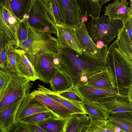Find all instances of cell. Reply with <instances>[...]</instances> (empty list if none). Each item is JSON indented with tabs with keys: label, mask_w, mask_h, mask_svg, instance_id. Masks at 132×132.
Returning a JSON list of instances; mask_svg holds the SVG:
<instances>
[{
	"label": "cell",
	"mask_w": 132,
	"mask_h": 132,
	"mask_svg": "<svg viewBox=\"0 0 132 132\" xmlns=\"http://www.w3.org/2000/svg\"><path fill=\"white\" fill-rule=\"evenodd\" d=\"M51 117H57L51 111L44 112L29 116L19 122L25 124H35Z\"/></svg>",
	"instance_id": "cell-31"
},
{
	"label": "cell",
	"mask_w": 132,
	"mask_h": 132,
	"mask_svg": "<svg viewBox=\"0 0 132 132\" xmlns=\"http://www.w3.org/2000/svg\"><path fill=\"white\" fill-rule=\"evenodd\" d=\"M87 23L86 27L93 41H101L107 45L118 35L123 25L122 21L110 20L104 14L98 19H89Z\"/></svg>",
	"instance_id": "cell-3"
},
{
	"label": "cell",
	"mask_w": 132,
	"mask_h": 132,
	"mask_svg": "<svg viewBox=\"0 0 132 132\" xmlns=\"http://www.w3.org/2000/svg\"><path fill=\"white\" fill-rule=\"evenodd\" d=\"M29 27V25L26 19L21 21L18 32L19 43L27 38Z\"/></svg>",
	"instance_id": "cell-34"
},
{
	"label": "cell",
	"mask_w": 132,
	"mask_h": 132,
	"mask_svg": "<svg viewBox=\"0 0 132 132\" xmlns=\"http://www.w3.org/2000/svg\"><path fill=\"white\" fill-rule=\"evenodd\" d=\"M10 43V40L5 34L0 30V52L6 45Z\"/></svg>",
	"instance_id": "cell-38"
},
{
	"label": "cell",
	"mask_w": 132,
	"mask_h": 132,
	"mask_svg": "<svg viewBox=\"0 0 132 132\" xmlns=\"http://www.w3.org/2000/svg\"><path fill=\"white\" fill-rule=\"evenodd\" d=\"M108 119L126 132H132V112H118L110 115Z\"/></svg>",
	"instance_id": "cell-27"
},
{
	"label": "cell",
	"mask_w": 132,
	"mask_h": 132,
	"mask_svg": "<svg viewBox=\"0 0 132 132\" xmlns=\"http://www.w3.org/2000/svg\"><path fill=\"white\" fill-rule=\"evenodd\" d=\"M8 45H6L0 52L1 67H5L6 68L7 61V50Z\"/></svg>",
	"instance_id": "cell-37"
},
{
	"label": "cell",
	"mask_w": 132,
	"mask_h": 132,
	"mask_svg": "<svg viewBox=\"0 0 132 132\" xmlns=\"http://www.w3.org/2000/svg\"><path fill=\"white\" fill-rule=\"evenodd\" d=\"M61 1L65 12V24L76 29L80 25L81 22L80 15L76 0Z\"/></svg>",
	"instance_id": "cell-23"
},
{
	"label": "cell",
	"mask_w": 132,
	"mask_h": 132,
	"mask_svg": "<svg viewBox=\"0 0 132 132\" xmlns=\"http://www.w3.org/2000/svg\"><path fill=\"white\" fill-rule=\"evenodd\" d=\"M115 0L105 7L104 15L110 20H119L123 23L132 16V1Z\"/></svg>",
	"instance_id": "cell-12"
},
{
	"label": "cell",
	"mask_w": 132,
	"mask_h": 132,
	"mask_svg": "<svg viewBox=\"0 0 132 132\" xmlns=\"http://www.w3.org/2000/svg\"><path fill=\"white\" fill-rule=\"evenodd\" d=\"M0 132H2L0 130Z\"/></svg>",
	"instance_id": "cell-44"
},
{
	"label": "cell",
	"mask_w": 132,
	"mask_h": 132,
	"mask_svg": "<svg viewBox=\"0 0 132 132\" xmlns=\"http://www.w3.org/2000/svg\"><path fill=\"white\" fill-rule=\"evenodd\" d=\"M68 100L81 103L84 100L75 90L74 87L64 91L56 93Z\"/></svg>",
	"instance_id": "cell-33"
},
{
	"label": "cell",
	"mask_w": 132,
	"mask_h": 132,
	"mask_svg": "<svg viewBox=\"0 0 132 132\" xmlns=\"http://www.w3.org/2000/svg\"><path fill=\"white\" fill-rule=\"evenodd\" d=\"M37 89L43 92L49 97L56 101L74 114L87 115L81 103L64 98L41 85H38Z\"/></svg>",
	"instance_id": "cell-20"
},
{
	"label": "cell",
	"mask_w": 132,
	"mask_h": 132,
	"mask_svg": "<svg viewBox=\"0 0 132 132\" xmlns=\"http://www.w3.org/2000/svg\"><path fill=\"white\" fill-rule=\"evenodd\" d=\"M93 102L100 106L109 115L120 112H132V101L127 95H110Z\"/></svg>",
	"instance_id": "cell-9"
},
{
	"label": "cell",
	"mask_w": 132,
	"mask_h": 132,
	"mask_svg": "<svg viewBox=\"0 0 132 132\" xmlns=\"http://www.w3.org/2000/svg\"><path fill=\"white\" fill-rule=\"evenodd\" d=\"M86 84L92 87L103 89L115 88L106 67L102 71L88 78Z\"/></svg>",
	"instance_id": "cell-25"
},
{
	"label": "cell",
	"mask_w": 132,
	"mask_h": 132,
	"mask_svg": "<svg viewBox=\"0 0 132 132\" xmlns=\"http://www.w3.org/2000/svg\"><path fill=\"white\" fill-rule=\"evenodd\" d=\"M26 20L30 26L39 32L57 35L55 25L48 15L43 0H31Z\"/></svg>",
	"instance_id": "cell-5"
},
{
	"label": "cell",
	"mask_w": 132,
	"mask_h": 132,
	"mask_svg": "<svg viewBox=\"0 0 132 132\" xmlns=\"http://www.w3.org/2000/svg\"><path fill=\"white\" fill-rule=\"evenodd\" d=\"M57 44L61 71L69 77L75 87L80 75V54L58 41Z\"/></svg>",
	"instance_id": "cell-6"
},
{
	"label": "cell",
	"mask_w": 132,
	"mask_h": 132,
	"mask_svg": "<svg viewBox=\"0 0 132 132\" xmlns=\"http://www.w3.org/2000/svg\"><path fill=\"white\" fill-rule=\"evenodd\" d=\"M12 73L6 67H0V89L7 83Z\"/></svg>",
	"instance_id": "cell-35"
},
{
	"label": "cell",
	"mask_w": 132,
	"mask_h": 132,
	"mask_svg": "<svg viewBox=\"0 0 132 132\" xmlns=\"http://www.w3.org/2000/svg\"><path fill=\"white\" fill-rule=\"evenodd\" d=\"M88 21V18L87 17H84L81 18V21L84 23L87 22Z\"/></svg>",
	"instance_id": "cell-41"
},
{
	"label": "cell",
	"mask_w": 132,
	"mask_h": 132,
	"mask_svg": "<svg viewBox=\"0 0 132 132\" xmlns=\"http://www.w3.org/2000/svg\"><path fill=\"white\" fill-rule=\"evenodd\" d=\"M7 132H33L25 124L20 122H16L13 126Z\"/></svg>",
	"instance_id": "cell-36"
},
{
	"label": "cell",
	"mask_w": 132,
	"mask_h": 132,
	"mask_svg": "<svg viewBox=\"0 0 132 132\" xmlns=\"http://www.w3.org/2000/svg\"><path fill=\"white\" fill-rule=\"evenodd\" d=\"M0 30L3 31L11 44L18 48V32L21 21L16 18L1 2Z\"/></svg>",
	"instance_id": "cell-10"
},
{
	"label": "cell",
	"mask_w": 132,
	"mask_h": 132,
	"mask_svg": "<svg viewBox=\"0 0 132 132\" xmlns=\"http://www.w3.org/2000/svg\"><path fill=\"white\" fill-rule=\"evenodd\" d=\"M32 0H5L1 2L21 21L28 17Z\"/></svg>",
	"instance_id": "cell-22"
},
{
	"label": "cell",
	"mask_w": 132,
	"mask_h": 132,
	"mask_svg": "<svg viewBox=\"0 0 132 132\" xmlns=\"http://www.w3.org/2000/svg\"><path fill=\"white\" fill-rule=\"evenodd\" d=\"M57 39L81 55L82 49L77 36L75 29L65 24H55Z\"/></svg>",
	"instance_id": "cell-16"
},
{
	"label": "cell",
	"mask_w": 132,
	"mask_h": 132,
	"mask_svg": "<svg viewBox=\"0 0 132 132\" xmlns=\"http://www.w3.org/2000/svg\"><path fill=\"white\" fill-rule=\"evenodd\" d=\"M1 5L0 3V20L1 16Z\"/></svg>",
	"instance_id": "cell-42"
},
{
	"label": "cell",
	"mask_w": 132,
	"mask_h": 132,
	"mask_svg": "<svg viewBox=\"0 0 132 132\" xmlns=\"http://www.w3.org/2000/svg\"><path fill=\"white\" fill-rule=\"evenodd\" d=\"M75 31L82 52L97 59L105 60L108 47L100 49L97 47L89 35L85 23L81 21Z\"/></svg>",
	"instance_id": "cell-8"
},
{
	"label": "cell",
	"mask_w": 132,
	"mask_h": 132,
	"mask_svg": "<svg viewBox=\"0 0 132 132\" xmlns=\"http://www.w3.org/2000/svg\"><path fill=\"white\" fill-rule=\"evenodd\" d=\"M84 127V129L82 130V131H81V132H85V127L86 126Z\"/></svg>",
	"instance_id": "cell-43"
},
{
	"label": "cell",
	"mask_w": 132,
	"mask_h": 132,
	"mask_svg": "<svg viewBox=\"0 0 132 132\" xmlns=\"http://www.w3.org/2000/svg\"><path fill=\"white\" fill-rule=\"evenodd\" d=\"M23 98L0 110V130L2 132L8 131L16 123L17 111Z\"/></svg>",
	"instance_id": "cell-19"
},
{
	"label": "cell",
	"mask_w": 132,
	"mask_h": 132,
	"mask_svg": "<svg viewBox=\"0 0 132 132\" xmlns=\"http://www.w3.org/2000/svg\"><path fill=\"white\" fill-rule=\"evenodd\" d=\"M48 15L55 25L65 24V11L61 0H44Z\"/></svg>",
	"instance_id": "cell-21"
},
{
	"label": "cell",
	"mask_w": 132,
	"mask_h": 132,
	"mask_svg": "<svg viewBox=\"0 0 132 132\" xmlns=\"http://www.w3.org/2000/svg\"><path fill=\"white\" fill-rule=\"evenodd\" d=\"M74 89L84 100L94 102L108 96L116 94L127 95L128 89L114 88L103 89L89 86L86 84L74 87Z\"/></svg>",
	"instance_id": "cell-11"
},
{
	"label": "cell",
	"mask_w": 132,
	"mask_h": 132,
	"mask_svg": "<svg viewBox=\"0 0 132 132\" xmlns=\"http://www.w3.org/2000/svg\"><path fill=\"white\" fill-rule=\"evenodd\" d=\"M49 84L52 90L55 93L65 91L74 87L69 77L61 71L57 70Z\"/></svg>",
	"instance_id": "cell-28"
},
{
	"label": "cell",
	"mask_w": 132,
	"mask_h": 132,
	"mask_svg": "<svg viewBox=\"0 0 132 132\" xmlns=\"http://www.w3.org/2000/svg\"><path fill=\"white\" fill-rule=\"evenodd\" d=\"M26 54L39 79L45 83L49 84L57 71L51 62L52 55L43 53L32 55Z\"/></svg>",
	"instance_id": "cell-7"
},
{
	"label": "cell",
	"mask_w": 132,
	"mask_h": 132,
	"mask_svg": "<svg viewBox=\"0 0 132 132\" xmlns=\"http://www.w3.org/2000/svg\"><path fill=\"white\" fill-rule=\"evenodd\" d=\"M105 64L115 88L132 87V60L119 50L115 41L108 48Z\"/></svg>",
	"instance_id": "cell-1"
},
{
	"label": "cell",
	"mask_w": 132,
	"mask_h": 132,
	"mask_svg": "<svg viewBox=\"0 0 132 132\" xmlns=\"http://www.w3.org/2000/svg\"><path fill=\"white\" fill-rule=\"evenodd\" d=\"M123 23L115 42L119 50L132 60V16Z\"/></svg>",
	"instance_id": "cell-15"
},
{
	"label": "cell",
	"mask_w": 132,
	"mask_h": 132,
	"mask_svg": "<svg viewBox=\"0 0 132 132\" xmlns=\"http://www.w3.org/2000/svg\"><path fill=\"white\" fill-rule=\"evenodd\" d=\"M14 45L10 43L7 45V61L6 68L13 73H16V67L15 49Z\"/></svg>",
	"instance_id": "cell-32"
},
{
	"label": "cell",
	"mask_w": 132,
	"mask_h": 132,
	"mask_svg": "<svg viewBox=\"0 0 132 132\" xmlns=\"http://www.w3.org/2000/svg\"><path fill=\"white\" fill-rule=\"evenodd\" d=\"M15 49L16 73L30 81H35L39 79L36 71L27 57L25 52L21 49Z\"/></svg>",
	"instance_id": "cell-17"
},
{
	"label": "cell",
	"mask_w": 132,
	"mask_h": 132,
	"mask_svg": "<svg viewBox=\"0 0 132 132\" xmlns=\"http://www.w3.org/2000/svg\"><path fill=\"white\" fill-rule=\"evenodd\" d=\"M57 44V39L50 34L39 32L29 26L27 38L19 43L18 47L27 54L43 53L58 55Z\"/></svg>",
	"instance_id": "cell-2"
},
{
	"label": "cell",
	"mask_w": 132,
	"mask_h": 132,
	"mask_svg": "<svg viewBox=\"0 0 132 132\" xmlns=\"http://www.w3.org/2000/svg\"><path fill=\"white\" fill-rule=\"evenodd\" d=\"M50 111L41 103L36 101L29 93L22 99L17 110L16 122H19L26 117L38 113Z\"/></svg>",
	"instance_id": "cell-14"
},
{
	"label": "cell",
	"mask_w": 132,
	"mask_h": 132,
	"mask_svg": "<svg viewBox=\"0 0 132 132\" xmlns=\"http://www.w3.org/2000/svg\"><path fill=\"white\" fill-rule=\"evenodd\" d=\"M67 119L51 117L35 124L49 132H60L64 128Z\"/></svg>",
	"instance_id": "cell-30"
},
{
	"label": "cell",
	"mask_w": 132,
	"mask_h": 132,
	"mask_svg": "<svg viewBox=\"0 0 132 132\" xmlns=\"http://www.w3.org/2000/svg\"><path fill=\"white\" fill-rule=\"evenodd\" d=\"M90 120L86 114H75L69 117L61 132H81Z\"/></svg>",
	"instance_id": "cell-26"
},
{
	"label": "cell",
	"mask_w": 132,
	"mask_h": 132,
	"mask_svg": "<svg viewBox=\"0 0 132 132\" xmlns=\"http://www.w3.org/2000/svg\"><path fill=\"white\" fill-rule=\"evenodd\" d=\"M25 124L33 132H49L43 129L36 124Z\"/></svg>",
	"instance_id": "cell-39"
},
{
	"label": "cell",
	"mask_w": 132,
	"mask_h": 132,
	"mask_svg": "<svg viewBox=\"0 0 132 132\" xmlns=\"http://www.w3.org/2000/svg\"><path fill=\"white\" fill-rule=\"evenodd\" d=\"M30 81L12 72L7 83L0 89V110L30 93Z\"/></svg>",
	"instance_id": "cell-4"
},
{
	"label": "cell",
	"mask_w": 132,
	"mask_h": 132,
	"mask_svg": "<svg viewBox=\"0 0 132 132\" xmlns=\"http://www.w3.org/2000/svg\"><path fill=\"white\" fill-rule=\"evenodd\" d=\"M110 0H76L81 19L90 17L91 19L99 18L102 6Z\"/></svg>",
	"instance_id": "cell-18"
},
{
	"label": "cell",
	"mask_w": 132,
	"mask_h": 132,
	"mask_svg": "<svg viewBox=\"0 0 132 132\" xmlns=\"http://www.w3.org/2000/svg\"><path fill=\"white\" fill-rule=\"evenodd\" d=\"M97 47L100 49H103L108 47L107 45H105L104 43L101 41H97L95 42Z\"/></svg>",
	"instance_id": "cell-40"
},
{
	"label": "cell",
	"mask_w": 132,
	"mask_h": 132,
	"mask_svg": "<svg viewBox=\"0 0 132 132\" xmlns=\"http://www.w3.org/2000/svg\"><path fill=\"white\" fill-rule=\"evenodd\" d=\"M85 132H126L117 126L108 119H95L89 118Z\"/></svg>",
	"instance_id": "cell-24"
},
{
	"label": "cell",
	"mask_w": 132,
	"mask_h": 132,
	"mask_svg": "<svg viewBox=\"0 0 132 132\" xmlns=\"http://www.w3.org/2000/svg\"><path fill=\"white\" fill-rule=\"evenodd\" d=\"M81 103L89 118L95 119H108L110 115L97 104L85 100Z\"/></svg>",
	"instance_id": "cell-29"
},
{
	"label": "cell",
	"mask_w": 132,
	"mask_h": 132,
	"mask_svg": "<svg viewBox=\"0 0 132 132\" xmlns=\"http://www.w3.org/2000/svg\"><path fill=\"white\" fill-rule=\"evenodd\" d=\"M30 93L33 97L57 118L66 119L71 115L75 114L62 104L47 96L43 92L39 90H35Z\"/></svg>",
	"instance_id": "cell-13"
}]
</instances>
